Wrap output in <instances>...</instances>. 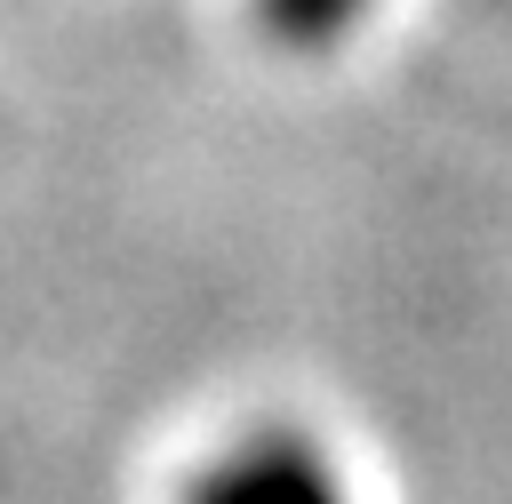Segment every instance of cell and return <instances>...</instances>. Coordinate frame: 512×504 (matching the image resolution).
<instances>
[{"label": "cell", "instance_id": "1", "mask_svg": "<svg viewBox=\"0 0 512 504\" xmlns=\"http://www.w3.org/2000/svg\"><path fill=\"white\" fill-rule=\"evenodd\" d=\"M208 504H328V496H320V480H312L304 464H288V456H256L248 472L216 480Z\"/></svg>", "mask_w": 512, "mask_h": 504}]
</instances>
